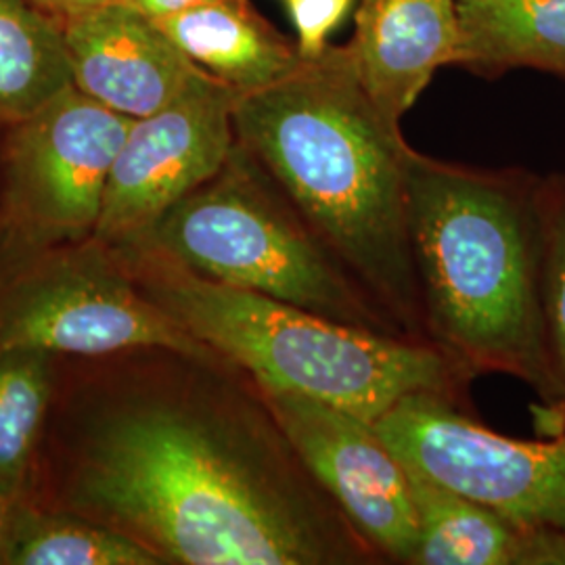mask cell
Masks as SVG:
<instances>
[{
  "mask_svg": "<svg viewBox=\"0 0 565 565\" xmlns=\"http://www.w3.org/2000/svg\"><path fill=\"white\" fill-rule=\"evenodd\" d=\"M455 65L482 76L530 67L565 78V0H457Z\"/></svg>",
  "mask_w": 565,
  "mask_h": 565,
  "instance_id": "9a60e30c",
  "label": "cell"
},
{
  "mask_svg": "<svg viewBox=\"0 0 565 565\" xmlns=\"http://www.w3.org/2000/svg\"><path fill=\"white\" fill-rule=\"evenodd\" d=\"M457 46V0H361L348 42L366 95L396 128L434 74L455 65Z\"/></svg>",
  "mask_w": 565,
  "mask_h": 565,
  "instance_id": "7c38bea8",
  "label": "cell"
},
{
  "mask_svg": "<svg viewBox=\"0 0 565 565\" xmlns=\"http://www.w3.org/2000/svg\"><path fill=\"white\" fill-rule=\"evenodd\" d=\"M184 55L237 93L282 81L300 67L298 42L285 39L249 0H221L160 18Z\"/></svg>",
  "mask_w": 565,
  "mask_h": 565,
  "instance_id": "5bb4252c",
  "label": "cell"
},
{
  "mask_svg": "<svg viewBox=\"0 0 565 565\" xmlns=\"http://www.w3.org/2000/svg\"><path fill=\"white\" fill-rule=\"evenodd\" d=\"M373 425L404 463L565 541V431L553 440L503 436L440 394L406 396Z\"/></svg>",
  "mask_w": 565,
  "mask_h": 565,
  "instance_id": "8992f818",
  "label": "cell"
},
{
  "mask_svg": "<svg viewBox=\"0 0 565 565\" xmlns=\"http://www.w3.org/2000/svg\"><path fill=\"white\" fill-rule=\"evenodd\" d=\"M237 95L200 70L177 99L132 121L105 186L97 239L141 242L172 205L218 174L237 141Z\"/></svg>",
  "mask_w": 565,
  "mask_h": 565,
  "instance_id": "52a82bcc",
  "label": "cell"
},
{
  "mask_svg": "<svg viewBox=\"0 0 565 565\" xmlns=\"http://www.w3.org/2000/svg\"><path fill=\"white\" fill-rule=\"evenodd\" d=\"M235 137L406 340L427 343L408 228L411 145L366 95L345 46L239 93Z\"/></svg>",
  "mask_w": 565,
  "mask_h": 565,
  "instance_id": "7a4b0ae2",
  "label": "cell"
},
{
  "mask_svg": "<svg viewBox=\"0 0 565 565\" xmlns=\"http://www.w3.org/2000/svg\"><path fill=\"white\" fill-rule=\"evenodd\" d=\"M352 0H287L298 32L303 60H315L327 49V36L342 21Z\"/></svg>",
  "mask_w": 565,
  "mask_h": 565,
  "instance_id": "ffe728a7",
  "label": "cell"
},
{
  "mask_svg": "<svg viewBox=\"0 0 565 565\" xmlns=\"http://www.w3.org/2000/svg\"><path fill=\"white\" fill-rule=\"evenodd\" d=\"M406 467L419 524L413 565H565L562 539L515 524L422 469Z\"/></svg>",
  "mask_w": 565,
  "mask_h": 565,
  "instance_id": "4fadbf2b",
  "label": "cell"
},
{
  "mask_svg": "<svg viewBox=\"0 0 565 565\" xmlns=\"http://www.w3.org/2000/svg\"><path fill=\"white\" fill-rule=\"evenodd\" d=\"M15 348L81 356L135 348L221 356L126 279L97 268H67L15 291L0 308V350Z\"/></svg>",
  "mask_w": 565,
  "mask_h": 565,
  "instance_id": "30bf717a",
  "label": "cell"
},
{
  "mask_svg": "<svg viewBox=\"0 0 565 565\" xmlns=\"http://www.w3.org/2000/svg\"><path fill=\"white\" fill-rule=\"evenodd\" d=\"M260 390L312 478L384 564L413 565L419 524L408 467L375 425L300 392Z\"/></svg>",
  "mask_w": 565,
  "mask_h": 565,
  "instance_id": "9c48e42d",
  "label": "cell"
},
{
  "mask_svg": "<svg viewBox=\"0 0 565 565\" xmlns=\"http://www.w3.org/2000/svg\"><path fill=\"white\" fill-rule=\"evenodd\" d=\"M72 82L105 107L139 120L177 99L202 70L158 21L109 0L61 21Z\"/></svg>",
  "mask_w": 565,
  "mask_h": 565,
  "instance_id": "8fae6325",
  "label": "cell"
},
{
  "mask_svg": "<svg viewBox=\"0 0 565 565\" xmlns=\"http://www.w3.org/2000/svg\"><path fill=\"white\" fill-rule=\"evenodd\" d=\"M543 315L546 348L557 387V411L565 415V174L541 179Z\"/></svg>",
  "mask_w": 565,
  "mask_h": 565,
  "instance_id": "d6986e66",
  "label": "cell"
},
{
  "mask_svg": "<svg viewBox=\"0 0 565 565\" xmlns=\"http://www.w3.org/2000/svg\"><path fill=\"white\" fill-rule=\"evenodd\" d=\"M70 82L60 21L30 0H0V120H25Z\"/></svg>",
  "mask_w": 565,
  "mask_h": 565,
  "instance_id": "2e32d148",
  "label": "cell"
},
{
  "mask_svg": "<svg viewBox=\"0 0 565 565\" xmlns=\"http://www.w3.org/2000/svg\"><path fill=\"white\" fill-rule=\"evenodd\" d=\"M142 294L260 387L300 392L375 424L413 394L467 404L471 377L431 343L331 321L300 306L210 281L139 245Z\"/></svg>",
  "mask_w": 565,
  "mask_h": 565,
  "instance_id": "277c9868",
  "label": "cell"
},
{
  "mask_svg": "<svg viewBox=\"0 0 565 565\" xmlns=\"http://www.w3.org/2000/svg\"><path fill=\"white\" fill-rule=\"evenodd\" d=\"M128 2L139 7L142 13H147L149 18L160 20V18H168V15L181 13V11L193 9V7H202V4H210V2H221V0H128Z\"/></svg>",
  "mask_w": 565,
  "mask_h": 565,
  "instance_id": "7402d4cb",
  "label": "cell"
},
{
  "mask_svg": "<svg viewBox=\"0 0 565 565\" xmlns=\"http://www.w3.org/2000/svg\"><path fill=\"white\" fill-rule=\"evenodd\" d=\"M4 564L158 565L162 559L132 536L97 520L15 509Z\"/></svg>",
  "mask_w": 565,
  "mask_h": 565,
  "instance_id": "e0dca14e",
  "label": "cell"
},
{
  "mask_svg": "<svg viewBox=\"0 0 565 565\" xmlns=\"http://www.w3.org/2000/svg\"><path fill=\"white\" fill-rule=\"evenodd\" d=\"M49 352L0 350V490L18 499L49 404Z\"/></svg>",
  "mask_w": 565,
  "mask_h": 565,
  "instance_id": "ac0fdd59",
  "label": "cell"
},
{
  "mask_svg": "<svg viewBox=\"0 0 565 565\" xmlns=\"http://www.w3.org/2000/svg\"><path fill=\"white\" fill-rule=\"evenodd\" d=\"M42 13H46L53 20L65 21L67 18H74L78 13H84L88 9H95L99 4H105L109 0H30Z\"/></svg>",
  "mask_w": 565,
  "mask_h": 565,
  "instance_id": "44dd1931",
  "label": "cell"
},
{
  "mask_svg": "<svg viewBox=\"0 0 565 565\" xmlns=\"http://www.w3.org/2000/svg\"><path fill=\"white\" fill-rule=\"evenodd\" d=\"M541 179L415 149L408 228L427 343L471 380L507 375L557 411L543 315Z\"/></svg>",
  "mask_w": 565,
  "mask_h": 565,
  "instance_id": "3957f363",
  "label": "cell"
},
{
  "mask_svg": "<svg viewBox=\"0 0 565 565\" xmlns=\"http://www.w3.org/2000/svg\"><path fill=\"white\" fill-rule=\"evenodd\" d=\"M132 121L70 82L32 116L13 124L7 174L21 221L49 237L95 231Z\"/></svg>",
  "mask_w": 565,
  "mask_h": 565,
  "instance_id": "ba28073f",
  "label": "cell"
},
{
  "mask_svg": "<svg viewBox=\"0 0 565 565\" xmlns=\"http://www.w3.org/2000/svg\"><path fill=\"white\" fill-rule=\"evenodd\" d=\"M243 373L189 356L95 431L72 503L162 564L384 565Z\"/></svg>",
  "mask_w": 565,
  "mask_h": 565,
  "instance_id": "6da1fadb",
  "label": "cell"
},
{
  "mask_svg": "<svg viewBox=\"0 0 565 565\" xmlns=\"http://www.w3.org/2000/svg\"><path fill=\"white\" fill-rule=\"evenodd\" d=\"M15 501L13 497H9L7 492L0 490V564H4V553H7V543H9V532L13 524V515H15Z\"/></svg>",
  "mask_w": 565,
  "mask_h": 565,
  "instance_id": "603a6c76",
  "label": "cell"
},
{
  "mask_svg": "<svg viewBox=\"0 0 565 565\" xmlns=\"http://www.w3.org/2000/svg\"><path fill=\"white\" fill-rule=\"evenodd\" d=\"M135 245L153 247L210 281L404 338L239 141L218 174L172 205Z\"/></svg>",
  "mask_w": 565,
  "mask_h": 565,
  "instance_id": "5b68a950",
  "label": "cell"
}]
</instances>
